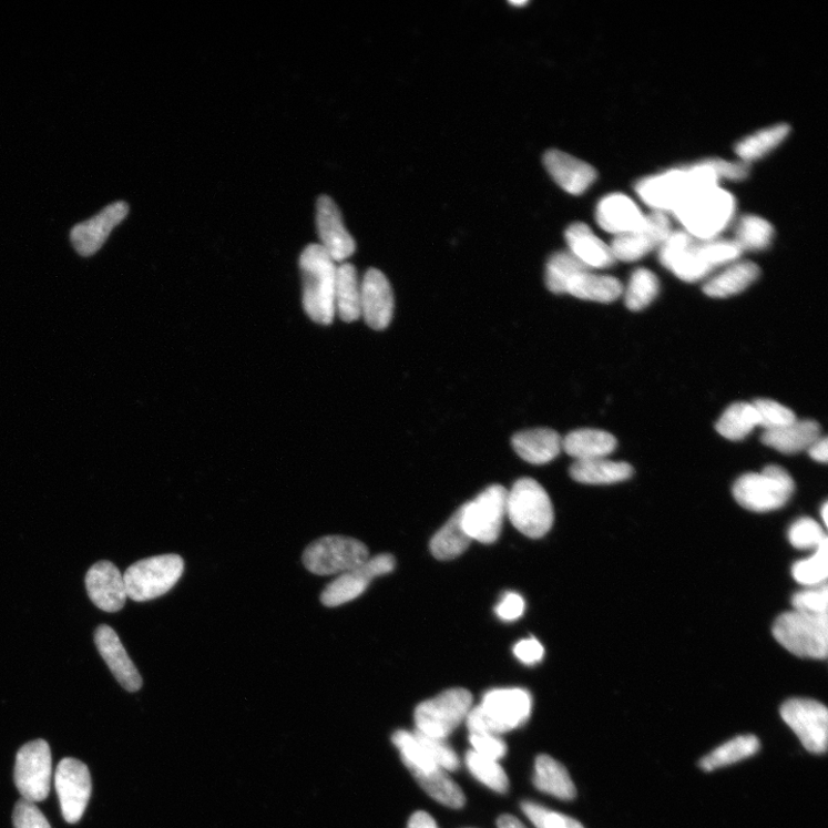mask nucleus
I'll return each instance as SVG.
<instances>
[{
    "mask_svg": "<svg viewBox=\"0 0 828 828\" xmlns=\"http://www.w3.org/2000/svg\"><path fill=\"white\" fill-rule=\"evenodd\" d=\"M718 183L714 171L701 162L642 178L635 191L654 211L667 214L676 211L696 191L718 186Z\"/></svg>",
    "mask_w": 828,
    "mask_h": 828,
    "instance_id": "f257e3e1",
    "label": "nucleus"
},
{
    "mask_svg": "<svg viewBox=\"0 0 828 828\" xmlns=\"http://www.w3.org/2000/svg\"><path fill=\"white\" fill-rule=\"evenodd\" d=\"M303 306L317 324L330 325L335 318L337 265L320 244H310L299 258Z\"/></svg>",
    "mask_w": 828,
    "mask_h": 828,
    "instance_id": "f03ea898",
    "label": "nucleus"
},
{
    "mask_svg": "<svg viewBox=\"0 0 828 828\" xmlns=\"http://www.w3.org/2000/svg\"><path fill=\"white\" fill-rule=\"evenodd\" d=\"M533 699L523 688H500L487 692L478 707L467 717L470 734L500 736L523 726L532 714Z\"/></svg>",
    "mask_w": 828,
    "mask_h": 828,
    "instance_id": "7ed1b4c3",
    "label": "nucleus"
},
{
    "mask_svg": "<svg viewBox=\"0 0 828 828\" xmlns=\"http://www.w3.org/2000/svg\"><path fill=\"white\" fill-rule=\"evenodd\" d=\"M736 211L734 196L719 186L696 191L673 216L697 239H714L729 226Z\"/></svg>",
    "mask_w": 828,
    "mask_h": 828,
    "instance_id": "20e7f679",
    "label": "nucleus"
},
{
    "mask_svg": "<svg viewBox=\"0 0 828 828\" xmlns=\"http://www.w3.org/2000/svg\"><path fill=\"white\" fill-rule=\"evenodd\" d=\"M507 515L512 525L531 539L544 536L554 525V507L534 479L518 480L508 492Z\"/></svg>",
    "mask_w": 828,
    "mask_h": 828,
    "instance_id": "39448f33",
    "label": "nucleus"
},
{
    "mask_svg": "<svg viewBox=\"0 0 828 828\" xmlns=\"http://www.w3.org/2000/svg\"><path fill=\"white\" fill-rule=\"evenodd\" d=\"M795 489L790 474L777 466L760 473L740 477L733 485V495L743 508L753 512H770L787 504Z\"/></svg>",
    "mask_w": 828,
    "mask_h": 828,
    "instance_id": "423d86ee",
    "label": "nucleus"
},
{
    "mask_svg": "<svg viewBox=\"0 0 828 828\" xmlns=\"http://www.w3.org/2000/svg\"><path fill=\"white\" fill-rule=\"evenodd\" d=\"M774 635L797 657L825 660L828 653V616L799 611L784 613L775 623Z\"/></svg>",
    "mask_w": 828,
    "mask_h": 828,
    "instance_id": "0eeeda50",
    "label": "nucleus"
},
{
    "mask_svg": "<svg viewBox=\"0 0 828 828\" xmlns=\"http://www.w3.org/2000/svg\"><path fill=\"white\" fill-rule=\"evenodd\" d=\"M184 572V561L175 554L145 559L124 574L129 599L147 602L167 594Z\"/></svg>",
    "mask_w": 828,
    "mask_h": 828,
    "instance_id": "6e6552de",
    "label": "nucleus"
},
{
    "mask_svg": "<svg viewBox=\"0 0 828 828\" xmlns=\"http://www.w3.org/2000/svg\"><path fill=\"white\" fill-rule=\"evenodd\" d=\"M370 559V551L359 540L328 535L314 541L304 550L303 564L317 575L344 574Z\"/></svg>",
    "mask_w": 828,
    "mask_h": 828,
    "instance_id": "1a4fd4ad",
    "label": "nucleus"
},
{
    "mask_svg": "<svg viewBox=\"0 0 828 828\" xmlns=\"http://www.w3.org/2000/svg\"><path fill=\"white\" fill-rule=\"evenodd\" d=\"M473 696L464 688L448 689L420 703L415 713L417 730L447 739L462 724L472 709Z\"/></svg>",
    "mask_w": 828,
    "mask_h": 828,
    "instance_id": "9d476101",
    "label": "nucleus"
},
{
    "mask_svg": "<svg viewBox=\"0 0 828 828\" xmlns=\"http://www.w3.org/2000/svg\"><path fill=\"white\" fill-rule=\"evenodd\" d=\"M508 490L501 484L489 485L473 501L460 507L468 535L483 544L500 538L507 517Z\"/></svg>",
    "mask_w": 828,
    "mask_h": 828,
    "instance_id": "9b49d317",
    "label": "nucleus"
},
{
    "mask_svg": "<svg viewBox=\"0 0 828 828\" xmlns=\"http://www.w3.org/2000/svg\"><path fill=\"white\" fill-rule=\"evenodd\" d=\"M52 756L47 742L28 743L19 750L14 783L22 799L38 804L47 799L51 788Z\"/></svg>",
    "mask_w": 828,
    "mask_h": 828,
    "instance_id": "f8f14e48",
    "label": "nucleus"
},
{
    "mask_svg": "<svg viewBox=\"0 0 828 828\" xmlns=\"http://www.w3.org/2000/svg\"><path fill=\"white\" fill-rule=\"evenodd\" d=\"M780 715L808 752L826 753L828 712L824 704L809 698H791L783 704Z\"/></svg>",
    "mask_w": 828,
    "mask_h": 828,
    "instance_id": "ddd939ff",
    "label": "nucleus"
},
{
    "mask_svg": "<svg viewBox=\"0 0 828 828\" xmlns=\"http://www.w3.org/2000/svg\"><path fill=\"white\" fill-rule=\"evenodd\" d=\"M660 262L686 283H696L714 270L703 255L702 241L685 231L667 236L660 247Z\"/></svg>",
    "mask_w": 828,
    "mask_h": 828,
    "instance_id": "4468645a",
    "label": "nucleus"
},
{
    "mask_svg": "<svg viewBox=\"0 0 828 828\" xmlns=\"http://www.w3.org/2000/svg\"><path fill=\"white\" fill-rule=\"evenodd\" d=\"M54 787L64 819L70 824L79 822L92 790L88 766L71 757L61 760L57 766Z\"/></svg>",
    "mask_w": 828,
    "mask_h": 828,
    "instance_id": "2eb2a0df",
    "label": "nucleus"
},
{
    "mask_svg": "<svg viewBox=\"0 0 828 828\" xmlns=\"http://www.w3.org/2000/svg\"><path fill=\"white\" fill-rule=\"evenodd\" d=\"M395 565V559L389 554L368 559L357 569L331 581L321 593L320 602L327 607L349 603L361 596L376 577L391 573Z\"/></svg>",
    "mask_w": 828,
    "mask_h": 828,
    "instance_id": "dca6fc26",
    "label": "nucleus"
},
{
    "mask_svg": "<svg viewBox=\"0 0 828 828\" xmlns=\"http://www.w3.org/2000/svg\"><path fill=\"white\" fill-rule=\"evenodd\" d=\"M671 233V222L667 214L654 211L644 218L640 228L616 236L610 248L616 260L636 262L660 248Z\"/></svg>",
    "mask_w": 828,
    "mask_h": 828,
    "instance_id": "f3484780",
    "label": "nucleus"
},
{
    "mask_svg": "<svg viewBox=\"0 0 828 828\" xmlns=\"http://www.w3.org/2000/svg\"><path fill=\"white\" fill-rule=\"evenodd\" d=\"M130 206L125 202H115L92 217L74 226L71 241L76 253L90 257L102 249L112 231L126 219Z\"/></svg>",
    "mask_w": 828,
    "mask_h": 828,
    "instance_id": "a211bd4d",
    "label": "nucleus"
},
{
    "mask_svg": "<svg viewBox=\"0 0 828 828\" xmlns=\"http://www.w3.org/2000/svg\"><path fill=\"white\" fill-rule=\"evenodd\" d=\"M393 308V293L387 276L377 268L368 269L360 284V313L365 323L382 330L390 325Z\"/></svg>",
    "mask_w": 828,
    "mask_h": 828,
    "instance_id": "6ab92c4d",
    "label": "nucleus"
},
{
    "mask_svg": "<svg viewBox=\"0 0 828 828\" xmlns=\"http://www.w3.org/2000/svg\"><path fill=\"white\" fill-rule=\"evenodd\" d=\"M317 229L320 245L335 263H345L356 252V242L344 223L343 214L328 196L317 202Z\"/></svg>",
    "mask_w": 828,
    "mask_h": 828,
    "instance_id": "aec40b11",
    "label": "nucleus"
},
{
    "mask_svg": "<svg viewBox=\"0 0 828 828\" xmlns=\"http://www.w3.org/2000/svg\"><path fill=\"white\" fill-rule=\"evenodd\" d=\"M85 587L91 602L105 612L124 609L129 599L124 575L108 561L90 568L85 575Z\"/></svg>",
    "mask_w": 828,
    "mask_h": 828,
    "instance_id": "412c9836",
    "label": "nucleus"
},
{
    "mask_svg": "<svg viewBox=\"0 0 828 828\" xmlns=\"http://www.w3.org/2000/svg\"><path fill=\"white\" fill-rule=\"evenodd\" d=\"M95 644L117 683L131 693L140 691L143 686L141 674L115 631L101 625L95 632Z\"/></svg>",
    "mask_w": 828,
    "mask_h": 828,
    "instance_id": "4be33fe9",
    "label": "nucleus"
},
{
    "mask_svg": "<svg viewBox=\"0 0 828 828\" xmlns=\"http://www.w3.org/2000/svg\"><path fill=\"white\" fill-rule=\"evenodd\" d=\"M545 170L571 195L584 194L595 182V168L560 150H550L543 157Z\"/></svg>",
    "mask_w": 828,
    "mask_h": 828,
    "instance_id": "5701e85b",
    "label": "nucleus"
},
{
    "mask_svg": "<svg viewBox=\"0 0 828 828\" xmlns=\"http://www.w3.org/2000/svg\"><path fill=\"white\" fill-rule=\"evenodd\" d=\"M646 218L630 197L612 194L600 201L596 208L599 226L613 235L621 236L640 228Z\"/></svg>",
    "mask_w": 828,
    "mask_h": 828,
    "instance_id": "b1692460",
    "label": "nucleus"
},
{
    "mask_svg": "<svg viewBox=\"0 0 828 828\" xmlns=\"http://www.w3.org/2000/svg\"><path fill=\"white\" fill-rule=\"evenodd\" d=\"M569 253L590 269L605 268L615 264L611 248L591 227L584 223H575L565 232Z\"/></svg>",
    "mask_w": 828,
    "mask_h": 828,
    "instance_id": "393cba45",
    "label": "nucleus"
},
{
    "mask_svg": "<svg viewBox=\"0 0 828 828\" xmlns=\"http://www.w3.org/2000/svg\"><path fill=\"white\" fill-rule=\"evenodd\" d=\"M515 452L534 466H542L554 460L563 449V440L556 431L549 428L529 429L517 433L512 439Z\"/></svg>",
    "mask_w": 828,
    "mask_h": 828,
    "instance_id": "a878e982",
    "label": "nucleus"
},
{
    "mask_svg": "<svg viewBox=\"0 0 828 828\" xmlns=\"http://www.w3.org/2000/svg\"><path fill=\"white\" fill-rule=\"evenodd\" d=\"M821 429L814 420H795L774 431H765L761 442L786 454L799 453L808 450L818 439Z\"/></svg>",
    "mask_w": 828,
    "mask_h": 828,
    "instance_id": "bb28decb",
    "label": "nucleus"
},
{
    "mask_svg": "<svg viewBox=\"0 0 828 828\" xmlns=\"http://www.w3.org/2000/svg\"><path fill=\"white\" fill-rule=\"evenodd\" d=\"M623 292L622 283L613 276L599 275L585 269L573 276L565 294L585 300L611 303L620 298Z\"/></svg>",
    "mask_w": 828,
    "mask_h": 828,
    "instance_id": "cd10ccee",
    "label": "nucleus"
},
{
    "mask_svg": "<svg viewBox=\"0 0 828 828\" xmlns=\"http://www.w3.org/2000/svg\"><path fill=\"white\" fill-rule=\"evenodd\" d=\"M571 477L585 484H612L628 480L633 468L624 462H613L606 458L576 460L570 469Z\"/></svg>",
    "mask_w": 828,
    "mask_h": 828,
    "instance_id": "c85d7f7f",
    "label": "nucleus"
},
{
    "mask_svg": "<svg viewBox=\"0 0 828 828\" xmlns=\"http://www.w3.org/2000/svg\"><path fill=\"white\" fill-rule=\"evenodd\" d=\"M617 447L615 437L600 429H577L563 440V450L576 460L606 458Z\"/></svg>",
    "mask_w": 828,
    "mask_h": 828,
    "instance_id": "c756f323",
    "label": "nucleus"
},
{
    "mask_svg": "<svg viewBox=\"0 0 828 828\" xmlns=\"http://www.w3.org/2000/svg\"><path fill=\"white\" fill-rule=\"evenodd\" d=\"M534 786L542 793L571 801L576 795L575 786L565 769L556 759L540 755L535 761Z\"/></svg>",
    "mask_w": 828,
    "mask_h": 828,
    "instance_id": "7c9ffc66",
    "label": "nucleus"
},
{
    "mask_svg": "<svg viewBox=\"0 0 828 828\" xmlns=\"http://www.w3.org/2000/svg\"><path fill=\"white\" fill-rule=\"evenodd\" d=\"M335 313L346 323H354L361 317L360 283L356 267L350 263L337 266Z\"/></svg>",
    "mask_w": 828,
    "mask_h": 828,
    "instance_id": "2f4dec72",
    "label": "nucleus"
},
{
    "mask_svg": "<svg viewBox=\"0 0 828 828\" xmlns=\"http://www.w3.org/2000/svg\"><path fill=\"white\" fill-rule=\"evenodd\" d=\"M759 273V267L752 262L736 263L705 284L703 292L713 298L738 295L758 279Z\"/></svg>",
    "mask_w": 828,
    "mask_h": 828,
    "instance_id": "473e14b6",
    "label": "nucleus"
},
{
    "mask_svg": "<svg viewBox=\"0 0 828 828\" xmlns=\"http://www.w3.org/2000/svg\"><path fill=\"white\" fill-rule=\"evenodd\" d=\"M409 770L421 788L439 804L452 809L464 807L466 795L463 790L439 766L427 773L417 769Z\"/></svg>",
    "mask_w": 828,
    "mask_h": 828,
    "instance_id": "72a5a7b5",
    "label": "nucleus"
},
{
    "mask_svg": "<svg viewBox=\"0 0 828 828\" xmlns=\"http://www.w3.org/2000/svg\"><path fill=\"white\" fill-rule=\"evenodd\" d=\"M472 539L462 523V509H458L431 541L433 556L440 561L454 560L464 554Z\"/></svg>",
    "mask_w": 828,
    "mask_h": 828,
    "instance_id": "f704fd0d",
    "label": "nucleus"
},
{
    "mask_svg": "<svg viewBox=\"0 0 828 828\" xmlns=\"http://www.w3.org/2000/svg\"><path fill=\"white\" fill-rule=\"evenodd\" d=\"M760 748L755 735H740L716 748L699 761L701 769L707 773L724 768V766L742 761L754 756Z\"/></svg>",
    "mask_w": 828,
    "mask_h": 828,
    "instance_id": "c9c22d12",
    "label": "nucleus"
},
{
    "mask_svg": "<svg viewBox=\"0 0 828 828\" xmlns=\"http://www.w3.org/2000/svg\"><path fill=\"white\" fill-rule=\"evenodd\" d=\"M759 426V418L753 403H734L716 423L717 432L727 440L742 441Z\"/></svg>",
    "mask_w": 828,
    "mask_h": 828,
    "instance_id": "e433bc0d",
    "label": "nucleus"
},
{
    "mask_svg": "<svg viewBox=\"0 0 828 828\" xmlns=\"http://www.w3.org/2000/svg\"><path fill=\"white\" fill-rule=\"evenodd\" d=\"M789 132L790 127L785 124L761 130L736 144V155L748 164L763 159L779 146L789 135Z\"/></svg>",
    "mask_w": 828,
    "mask_h": 828,
    "instance_id": "4c0bfd02",
    "label": "nucleus"
},
{
    "mask_svg": "<svg viewBox=\"0 0 828 828\" xmlns=\"http://www.w3.org/2000/svg\"><path fill=\"white\" fill-rule=\"evenodd\" d=\"M775 229L768 222L757 216L743 217L735 228L734 241L744 251H764L770 247Z\"/></svg>",
    "mask_w": 828,
    "mask_h": 828,
    "instance_id": "58836bf2",
    "label": "nucleus"
},
{
    "mask_svg": "<svg viewBox=\"0 0 828 828\" xmlns=\"http://www.w3.org/2000/svg\"><path fill=\"white\" fill-rule=\"evenodd\" d=\"M590 269L579 262L569 252H560L552 255L545 267L546 288L554 294H565L568 284L575 274Z\"/></svg>",
    "mask_w": 828,
    "mask_h": 828,
    "instance_id": "ea45409f",
    "label": "nucleus"
},
{
    "mask_svg": "<svg viewBox=\"0 0 828 828\" xmlns=\"http://www.w3.org/2000/svg\"><path fill=\"white\" fill-rule=\"evenodd\" d=\"M660 292L657 276L647 268L636 269L632 276L625 294V303L631 311L646 309Z\"/></svg>",
    "mask_w": 828,
    "mask_h": 828,
    "instance_id": "a19ab883",
    "label": "nucleus"
},
{
    "mask_svg": "<svg viewBox=\"0 0 828 828\" xmlns=\"http://www.w3.org/2000/svg\"><path fill=\"white\" fill-rule=\"evenodd\" d=\"M466 761L472 776L481 784L501 794L509 790V778L499 761L485 758L474 750L467 753Z\"/></svg>",
    "mask_w": 828,
    "mask_h": 828,
    "instance_id": "79ce46f5",
    "label": "nucleus"
},
{
    "mask_svg": "<svg viewBox=\"0 0 828 828\" xmlns=\"http://www.w3.org/2000/svg\"><path fill=\"white\" fill-rule=\"evenodd\" d=\"M793 576L807 587L825 584L828 576V540L815 550L811 558L794 564Z\"/></svg>",
    "mask_w": 828,
    "mask_h": 828,
    "instance_id": "37998d69",
    "label": "nucleus"
},
{
    "mask_svg": "<svg viewBox=\"0 0 828 828\" xmlns=\"http://www.w3.org/2000/svg\"><path fill=\"white\" fill-rule=\"evenodd\" d=\"M788 539L796 549L816 550L827 540V536L816 520L805 517L796 520L790 527Z\"/></svg>",
    "mask_w": 828,
    "mask_h": 828,
    "instance_id": "c03bdc74",
    "label": "nucleus"
},
{
    "mask_svg": "<svg viewBox=\"0 0 828 828\" xmlns=\"http://www.w3.org/2000/svg\"><path fill=\"white\" fill-rule=\"evenodd\" d=\"M413 734L427 755L431 757L441 769L447 773H453L459 769V758L446 739L433 738V736L425 735L417 729Z\"/></svg>",
    "mask_w": 828,
    "mask_h": 828,
    "instance_id": "a18cd8bd",
    "label": "nucleus"
},
{
    "mask_svg": "<svg viewBox=\"0 0 828 828\" xmlns=\"http://www.w3.org/2000/svg\"><path fill=\"white\" fill-rule=\"evenodd\" d=\"M521 809L536 828H585L574 818L551 811L534 803H523Z\"/></svg>",
    "mask_w": 828,
    "mask_h": 828,
    "instance_id": "49530a36",
    "label": "nucleus"
},
{
    "mask_svg": "<svg viewBox=\"0 0 828 828\" xmlns=\"http://www.w3.org/2000/svg\"><path fill=\"white\" fill-rule=\"evenodd\" d=\"M753 406L757 411L759 426L765 431H774V429L781 428L797 420L790 409L776 401L766 400V398L756 400Z\"/></svg>",
    "mask_w": 828,
    "mask_h": 828,
    "instance_id": "de8ad7c7",
    "label": "nucleus"
},
{
    "mask_svg": "<svg viewBox=\"0 0 828 828\" xmlns=\"http://www.w3.org/2000/svg\"><path fill=\"white\" fill-rule=\"evenodd\" d=\"M791 602L795 611L809 613V615H827L828 589L826 584L810 587L796 593Z\"/></svg>",
    "mask_w": 828,
    "mask_h": 828,
    "instance_id": "09e8293b",
    "label": "nucleus"
},
{
    "mask_svg": "<svg viewBox=\"0 0 828 828\" xmlns=\"http://www.w3.org/2000/svg\"><path fill=\"white\" fill-rule=\"evenodd\" d=\"M14 828H51L50 822L37 804L23 799L17 803L13 811Z\"/></svg>",
    "mask_w": 828,
    "mask_h": 828,
    "instance_id": "8fccbe9b",
    "label": "nucleus"
},
{
    "mask_svg": "<svg viewBox=\"0 0 828 828\" xmlns=\"http://www.w3.org/2000/svg\"><path fill=\"white\" fill-rule=\"evenodd\" d=\"M470 743L477 754L497 761L508 752L507 744L498 735L470 734Z\"/></svg>",
    "mask_w": 828,
    "mask_h": 828,
    "instance_id": "3c124183",
    "label": "nucleus"
},
{
    "mask_svg": "<svg viewBox=\"0 0 828 828\" xmlns=\"http://www.w3.org/2000/svg\"><path fill=\"white\" fill-rule=\"evenodd\" d=\"M704 163L714 171L719 181L723 178L729 181H743L747 178L750 173L749 164L743 161L729 162L724 160H708L704 161Z\"/></svg>",
    "mask_w": 828,
    "mask_h": 828,
    "instance_id": "603ef678",
    "label": "nucleus"
},
{
    "mask_svg": "<svg viewBox=\"0 0 828 828\" xmlns=\"http://www.w3.org/2000/svg\"><path fill=\"white\" fill-rule=\"evenodd\" d=\"M525 601L517 593H507L497 606L498 616L504 622H513L524 615Z\"/></svg>",
    "mask_w": 828,
    "mask_h": 828,
    "instance_id": "864d4df0",
    "label": "nucleus"
},
{
    "mask_svg": "<svg viewBox=\"0 0 828 828\" xmlns=\"http://www.w3.org/2000/svg\"><path fill=\"white\" fill-rule=\"evenodd\" d=\"M514 656L529 665L536 664L544 656L542 644L534 637L519 641L513 650Z\"/></svg>",
    "mask_w": 828,
    "mask_h": 828,
    "instance_id": "5fc2aeb1",
    "label": "nucleus"
},
{
    "mask_svg": "<svg viewBox=\"0 0 828 828\" xmlns=\"http://www.w3.org/2000/svg\"><path fill=\"white\" fill-rule=\"evenodd\" d=\"M408 828H439V826L431 815L418 811L410 818Z\"/></svg>",
    "mask_w": 828,
    "mask_h": 828,
    "instance_id": "6e6d98bb",
    "label": "nucleus"
},
{
    "mask_svg": "<svg viewBox=\"0 0 828 828\" xmlns=\"http://www.w3.org/2000/svg\"><path fill=\"white\" fill-rule=\"evenodd\" d=\"M809 456L819 463H827L828 440L827 438L818 439L809 449Z\"/></svg>",
    "mask_w": 828,
    "mask_h": 828,
    "instance_id": "4d7b16f0",
    "label": "nucleus"
},
{
    "mask_svg": "<svg viewBox=\"0 0 828 828\" xmlns=\"http://www.w3.org/2000/svg\"><path fill=\"white\" fill-rule=\"evenodd\" d=\"M499 828H528L518 818L511 815H503L498 820Z\"/></svg>",
    "mask_w": 828,
    "mask_h": 828,
    "instance_id": "13d9d810",
    "label": "nucleus"
},
{
    "mask_svg": "<svg viewBox=\"0 0 828 828\" xmlns=\"http://www.w3.org/2000/svg\"><path fill=\"white\" fill-rule=\"evenodd\" d=\"M821 517H822V520H824V524L827 527L828 525V519H827V517H828V504L827 503H825L824 507H822V509H821Z\"/></svg>",
    "mask_w": 828,
    "mask_h": 828,
    "instance_id": "bf43d9fd",
    "label": "nucleus"
},
{
    "mask_svg": "<svg viewBox=\"0 0 828 828\" xmlns=\"http://www.w3.org/2000/svg\"><path fill=\"white\" fill-rule=\"evenodd\" d=\"M511 4L514 7H524L528 4V2H511Z\"/></svg>",
    "mask_w": 828,
    "mask_h": 828,
    "instance_id": "052dcab7",
    "label": "nucleus"
}]
</instances>
